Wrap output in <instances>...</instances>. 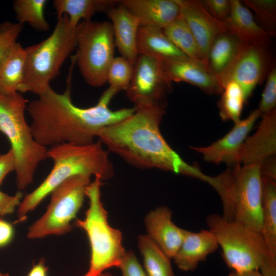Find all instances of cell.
<instances>
[{
	"instance_id": "12",
	"label": "cell",
	"mask_w": 276,
	"mask_h": 276,
	"mask_svg": "<svg viewBox=\"0 0 276 276\" xmlns=\"http://www.w3.org/2000/svg\"><path fill=\"white\" fill-rule=\"evenodd\" d=\"M269 63L266 45L243 42L234 61L217 78L223 88L229 81L237 82L246 100L264 80Z\"/></svg>"
},
{
	"instance_id": "23",
	"label": "cell",
	"mask_w": 276,
	"mask_h": 276,
	"mask_svg": "<svg viewBox=\"0 0 276 276\" xmlns=\"http://www.w3.org/2000/svg\"><path fill=\"white\" fill-rule=\"evenodd\" d=\"M26 51L16 42L0 61V94L18 92L22 84L26 62Z\"/></svg>"
},
{
	"instance_id": "34",
	"label": "cell",
	"mask_w": 276,
	"mask_h": 276,
	"mask_svg": "<svg viewBox=\"0 0 276 276\" xmlns=\"http://www.w3.org/2000/svg\"><path fill=\"white\" fill-rule=\"evenodd\" d=\"M275 105L276 68L273 67L268 72L258 109L262 114L275 108Z\"/></svg>"
},
{
	"instance_id": "10",
	"label": "cell",
	"mask_w": 276,
	"mask_h": 276,
	"mask_svg": "<svg viewBox=\"0 0 276 276\" xmlns=\"http://www.w3.org/2000/svg\"><path fill=\"white\" fill-rule=\"evenodd\" d=\"M90 178L86 174L74 175L56 187L50 193L51 200L47 211L29 227L27 237L40 239L71 231V221L83 205Z\"/></svg>"
},
{
	"instance_id": "41",
	"label": "cell",
	"mask_w": 276,
	"mask_h": 276,
	"mask_svg": "<svg viewBox=\"0 0 276 276\" xmlns=\"http://www.w3.org/2000/svg\"><path fill=\"white\" fill-rule=\"evenodd\" d=\"M48 268L45 265L43 259H41L39 261L34 264L27 276H47Z\"/></svg>"
},
{
	"instance_id": "37",
	"label": "cell",
	"mask_w": 276,
	"mask_h": 276,
	"mask_svg": "<svg viewBox=\"0 0 276 276\" xmlns=\"http://www.w3.org/2000/svg\"><path fill=\"white\" fill-rule=\"evenodd\" d=\"M22 197V194L20 192L12 196L0 191V216L13 213L19 205Z\"/></svg>"
},
{
	"instance_id": "8",
	"label": "cell",
	"mask_w": 276,
	"mask_h": 276,
	"mask_svg": "<svg viewBox=\"0 0 276 276\" xmlns=\"http://www.w3.org/2000/svg\"><path fill=\"white\" fill-rule=\"evenodd\" d=\"M206 222L221 247L225 264L232 270H259L267 259L273 257L259 232L218 214L208 216Z\"/></svg>"
},
{
	"instance_id": "42",
	"label": "cell",
	"mask_w": 276,
	"mask_h": 276,
	"mask_svg": "<svg viewBox=\"0 0 276 276\" xmlns=\"http://www.w3.org/2000/svg\"><path fill=\"white\" fill-rule=\"evenodd\" d=\"M228 276H262L259 270H232Z\"/></svg>"
},
{
	"instance_id": "20",
	"label": "cell",
	"mask_w": 276,
	"mask_h": 276,
	"mask_svg": "<svg viewBox=\"0 0 276 276\" xmlns=\"http://www.w3.org/2000/svg\"><path fill=\"white\" fill-rule=\"evenodd\" d=\"M217 241L210 230L198 232L187 231L184 239L172 258L177 267L185 271H193L199 263L217 249Z\"/></svg>"
},
{
	"instance_id": "11",
	"label": "cell",
	"mask_w": 276,
	"mask_h": 276,
	"mask_svg": "<svg viewBox=\"0 0 276 276\" xmlns=\"http://www.w3.org/2000/svg\"><path fill=\"white\" fill-rule=\"evenodd\" d=\"M172 83L165 76L159 60L139 55L126 95L135 107H166Z\"/></svg>"
},
{
	"instance_id": "15",
	"label": "cell",
	"mask_w": 276,
	"mask_h": 276,
	"mask_svg": "<svg viewBox=\"0 0 276 276\" xmlns=\"http://www.w3.org/2000/svg\"><path fill=\"white\" fill-rule=\"evenodd\" d=\"M160 61L165 76L171 82H186L208 94L222 93L223 88L217 76L203 62L189 58Z\"/></svg>"
},
{
	"instance_id": "1",
	"label": "cell",
	"mask_w": 276,
	"mask_h": 276,
	"mask_svg": "<svg viewBox=\"0 0 276 276\" xmlns=\"http://www.w3.org/2000/svg\"><path fill=\"white\" fill-rule=\"evenodd\" d=\"M75 61L67 79V87L59 94L51 87L36 100L28 102L26 110L35 141L47 148L62 143L86 145L94 143L103 128L131 115L135 107L112 110L109 104L117 94L109 87L94 106L81 108L71 99V79Z\"/></svg>"
},
{
	"instance_id": "24",
	"label": "cell",
	"mask_w": 276,
	"mask_h": 276,
	"mask_svg": "<svg viewBox=\"0 0 276 276\" xmlns=\"http://www.w3.org/2000/svg\"><path fill=\"white\" fill-rule=\"evenodd\" d=\"M260 233L270 255L276 258V182L275 180L263 176Z\"/></svg>"
},
{
	"instance_id": "5",
	"label": "cell",
	"mask_w": 276,
	"mask_h": 276,
	"mask_svg": "<svg viewBox=\"0 0 276 276\" xmlns=\"http://www.w3.org/2000/svg\"><path fill=\"white\" fill-rule=\"evenodd\" d=\"M77 26L66 14L57 17L52 34L41 42L25 48L24 77L19 93L38 96L51 86L50 82L59 74L66 58L76 48Z\"/></svg>"
},
{
	"instance_id": "27",
	"label": "cell",
	"mask_w": 276,
	"mask_h": 276,
	"mask_svg": "<svg viewBox=\"0 0 276 276\" xmlns=\"http://www.w3.org/2000/svg\"><path fill=\"white\" fill-rule=\"evenodd\" d=\"M137 241L147 276H175L171 259L147 235H140Z\"/></svg>"
},
{
	"instance_id": "30",
	"label": "cell",
	"mask_w": 276,
	"mask_h": 276,
	"mask_svg": "<svg viewBox=\"0 0 276 276\" xmlns=\"http://www.w3.org/2000/svg\"><path fill=\"white\" fill-rule=\"evenodd\" d=\"M222 97L218 103L219 115L223 121L231 120L234 123L239 121L246 101L240 86L234 81L224 85Z\"/></svg>"
},
{
	"instance_id": "17",
	"label": "cell",
	"mask_w": 276,
	"mask_h": 276,
	"mask_svg": "<svg viewBox=\"0 0 276 276\" xmlns=\"http://www.w3.org/2000/svg\"><path fill=\"white\" fill-rule=\"evenodd\" d=\"M172 212L167 206L157 208L145 218L147 235L171 259L179 249L187 230L176 225Z\"/></svg>"
},
{
	"instance_id": "36",
	"label": "cell",
	"mask_w": 276,
	"mask_h": 276,
	"mask_svg": "<svg viewBox=\"0 0 276 276\" xmlns=\"http://www.w3.org/2000/svg\"><path fill=\"white\" fill-rule=\"evenodd\" d=\"M118 267L121 271L122 276H147L132 250L126 251Z\"/></svg>"
},
{
	"instance_id": "38",
	"label": "cell",
	"mask_w": 276,
	"mask_h": 276,
	"mask_svg": "<svg viewBox=\"0 0 276 276\" xmlns=\"http://www.w3.org/2000/svg\"><path fill=\"white\" fill-rule=\"evenodd\" d=\"M16 161L13 151L10 148L4 154H0V186L5 177L11 172L15 171Z\"/></svg>"
},
{
	"instance_id": "4",
	"label": "cell",
	"mask_w": 276,
	"mask_h": 276,
	"mask_svg": "<svg viewBox=\"0 0 276 276\" xmlns=\"http://www.w3.org/2000/svg\"><path fill=\"white\" fill-rule=\"evenodd\" d=\"M260 166V164L228 166L221 174L210 176L208 182L220 197L223 218L259 233L262 209Z\"/></svg>"
},
{
	"instance_id": "22",
	"label": "cell",
	"mask_w": 276,
	"mask_h": 276,
	"mask_svg": "<svg viewBox=\"0 0 276 276\" xmlns=\"http://www.w3.org/2000/svg\"><path fill=\"white\" fill-rule=\"evenodd\" d=\"M137 50L139 55L159 60L189 58L172 42L163 29L158 28L140 26L137 37Z\"/></svg>"
},
{
	"instance_id": "43",
	"label": "cell",
	"mask_w": 276,
	"mask_h": 276,
	"mask_svg": "<svg viewBox=\"0 0 276 276\" xmlns=\"http://www.w3.org/2000/svg\"><path fill=\"white\" fill-rule=\"evenodd\" d=\"M98 276H114L112 274L108 273V272H103L102 273L100 274V275Z\"/></svg>"
},
{
	"instance_id": "25",
	"label": "cell",
	"mask_w": 276,
	"mask_h": 276,
	"mask_svg": "<svg viewBox=\"0 0 276 276\" xmlns=\"http://www.w3.org/2000/svg\"><path fill=\"white\" fill-rule=\"evenodd\" d=\"M236 36L227 31L219 34L209 50L206 64L217 77L224 72L239 53L242 43Z\"/></svg>"
},
{
	"instance_id": "3",
	"label": "cell",
	"mask_w": 276,
	"mask_h": 276,
	"mask_svg": "<svg viewBox=\"0 0 276 276\" xmlns=\"http://www.w3.org/2000/svg\"><path fill=\"white\" fill-rule=\"evenodd\" d=\"M47 158L53 160V167L49 175L34 190L27 194L18 207L17 222L27 218L58 185L76 175L86 174L99 177L102 180L114 174L108 151L99 140L86 145L69 143L57 144L47 150Z\"/></svg>"
},
{
	"instance_id": "31",
	"label": "cell",
	"mask_w": 276,
	"mask_h": 276,
	"mask_svg": "<svg viewBox=\"0 0 276 276\" xmlns=\"http://www.w3.org/2000/svg\"><path fill=\"white\" fill-rule=\"evenodd\" d=\"M133 68L134 65L123 57H114L107 73L109 87L117 93L125 90L131 81Z\"/></svg>"
},
{
	"instance_id": "32",
	"label": "cell",
	"mask_w": 276,
	"mask_h": 276,
	"mask_svg": "<svg viewBox=\"0 0 276 276\" xmlns=\"http://www.w3.org/2000/svg\"><path fill=\"white\" fill-rule=\"evenodd\" d=\"M244 3L255 13L266 30L274 33L276 26L275 0H244Z\"/></svg>"
},
{
	"instance_id": "29",
	"label": "cell",
	"mask_w": 276,
	"mask_h": 276,
	"mask_svg": "<svg viewBox=\"0 0 276 276\" xmlns=\"http://www.w3.org/2000/svg\"><path fill=\"white\" fill-rule=\"evenodd\" d=\"M47 0H15L13 8L18 22L28 23L39 31H47L50 25L44 17V7Z\"/></svg>"
},
{
	"instance_id": "6",
	"label": "cell",
	"mask_w": 276,
	"mask_h": 276,
	"mask_svg": "<svg viewBox=\"0 0 276 276\" xmlns=\"http://www.w3.org/2000/svg\"><path fill=\"white\" fill-rule=\"evenodd\" d=\"M28 102L19 92L0 94V133L8 138L15 155L16 181L19 190L32 183L39 164L47 158V148L35 141L25 119Z\"/></svg>"
},
{
	"instance_id": "28",
	"label": "cell",
	"mask_w": 276,
	"mask_h": 276,
	"mask_svg": "<svg viewBox=\"0 0 276 276\" xmlns=\"http://www.w3.org/2000/svg\"><path fill=\"white\" fill-rule=\"evenodd\" d=\"M163 30L172 42L187 57L204 63L197 41L181 15Z\"/></svg>"
},
{
	"instance_id": "26",
	"label": "cell",
	"mask_w": 276,
	"mask_h": 276,
	"mask_svg": "<svg viewBox=\"0 0 276 276\" xmlns=\"http://www.w3.org/2000/svg\"><path fill=\"white\" fill-rule=\"evenodd\" d=\"M119 3L114 0H54L53 5L57 17L66 14L70 22L76 26L80 20H91L96 13L107 11Z\"/></svg>"
},
{
	"instance_id": "44",
	"label": "cell",
	"mask_w": 276,
	"mask_h": 276,
	"mask_svg": "<svg viewBox=\"0 0 276 276\" xmlns=\"http://www.w3.org/2000/svg\"><path fill=\"white\" fill-rule=\"evenodd\" d=\"M0 276H9L8 273H4L0 271Z\"/></svg>"
},
{
	"instance_id": "16",
	"label": "cell",
	"mask_w": 276,
	"mask_h": 276,
	"mask_svg": "<svg viewBox=\"0 0 276 276\" xmlns=\"http://www.w3.org/2000/svg\"><path fill=\"white\" fill-rule=\"evenodd\" d=\"M254 134L247 137L240 154L239 164H260L276 153V109L262 114Z\"/></svg>"
},
{
	"instance_id": "13",
	"label": "cell",
	"mask_w": 276,
	"mask_h": 276,
	"mask_svg": "<svg viewBox=\"0 0 276 276\" xmlns=\"http://www.w3.org/2000/svg\"><path fill=\"white\" fill-rule=\"evenodd\" d=\"M262 113L257 108L246 118L240 120L224 136L206 147H191L201 154L206 162L216 165L226 164L228 166L239 164L242 145L257 119Z\"/></svg>"
},
{
	"instance_id": "35",
	"label": "cell",
	"mask_w": 276,
	"mask_h": 276,
	"mask_svg": "<svg viewBox=\"0 0 276 276\" xmlns=\"http://www.w3.org/2000/svg\"><path fill=\"white\" fill-rule=\"evenodd\" d=\"M201 2L217 20L223 22L228 17L231 8L230 0H202Z\"/></svg>"
},
{
	"instance_id": "40",
	"label": "cell",
	"mask_w": 276,
	"mask_h": 276,
	"mask_svg": "<svg viewBox=\"0 0 276 276\" xmlns=\"http://www.w3.org/2000/svg\"><path fill=\"white\" fill-rule=\"evenodd\" d=\"M276 162L275 157H271L264 160L261 164V175L271 179L276 180Z\"/></svg>"
},
{
	"instance_id": "18",
	"label": "cell",
	"mask_w": 276,
	"mask_h": 276,
	"mask_svg": "<svg viewBox=\"0 0 276 276\" xmlns=\"http://www.w3.org/2000/svg\"><path fill=\"white\" fill-rule=\"evenodd\" d=\"M111 20L115 46L122 57L134 65L139 56L137 37L138 19L120 2L107 11Z\"/></svg>"
},
{
	"instance_id": "19",
	"label": "cell",
	"mask_w": 276,
	"mask_h": 276,
	"mask_svg": "<svg viewBox=\"0 0 276 276\" xmlns=\"http://www.w3.org/2000/svg\"><path fill=\"white\" fill-rule=\"evenodd\" d=\"M121 3L138 19L140 26L163 29L180 16L175 0H122Z\"/></svg>"
},
{
	"instance_id": "39",
	"label": "cell",
	"mask_w": 276,
	"mask_h": 276,
	"mask_svg": "<svg viewBox=\"0 0 276 276\" xmlns=\"http://www.w3.org/2000/svg\"><path fill=\"white\" fill-rule=\"evenodd\" d=\"M14 236V228L9 222L0 219V247L8 245Z\"/></svg>"
},
{
	"instance_id": "7",
	"label": "cell",
	"mask_w": 276,
	"mask_h": 276,
	"mask_svg": "<svg viewBox=\"0 0 276 276\" xmlns=\"http://www.w3.org/2000/svg\"><path fill=\"white\" fill-rule=\"evenodd\" d=\"M102 180L95 176L85 190L89 208L85 218L75 221V226L86 233L90 246V259L87 271L83 276H98L109 268L118 267L126 251L122 244L120 230L110 226L107 212L101 200Z\"/></svg>"
},
{
	"instance_id": "14",
	"label": "cell",
	"mask_w": 276,
	"mask_h": 276,
	"mask_svg": "<svg viewBox=\"0 0 276 276\" xmlns=\"http://www.w3.org/2000/svg\"><path fill=\"white\" fill-rule=\"evenodd\" d=\"M175 1L179 6L180 15L192 31L207 66L206 58L210 48L219 34L226 31L224 25L209 13L201 1Z\"/></svg>"
},
{
	"instance_id": "2",
	"label": "cell",
	"mask_w": 276,
	"mask_h": 276,
	"mask_svg": "<svg viewBox=\"0 0 276 276\" xmlns=\"http://www.w3.org/2000/svg\"><path fill=\"white\" fill-rule=\"evenodd\" d=\"M134 107L131 115L99 132L97 137L108 151L139 168L171 171L207 182L210 176L183 160L162 135L159 125L166 107Z\"/></svg>"
},
{
	"instance_id": "33",
	"label": "cell",
	"mask_w": 276,
	"mask_h": 276,
	"mask_svg": "<svg viewBox=\"0 0 276 276\" xmlns=\"http://www.w3.org/2000/svg\"><path fill=\"white\" fill-rule=\"evenodd\" d=\"M23 24L5 21L0 24V61L11 47L16 42Z\"/></svg>"
},
{
	"instance_id": "21",
	"label": "cell",
	"mask_w": 276,
	"mask_h": 276,
	"mask_svg": "<svg viewBox=\"0 0 276 276\" xmlns=\"http://www.w3.org/2000/svg\"><path fill=\"white\" fill-rule=\"evenodd\" d=\"M231 12L223 22L226 31L241 41L266 45L274 33L268 31L255 20L249 9L239 0H230Z\"/></svg>"
},
{
	"instance_id": "9",
	"label": "cell",
	"mask_w": 276,
	"mask_h": 276,
	"mask_svg": "<svg viewBox=\"0 0 276 276\" xmlns=\"http://www.w3.org/2000/svg\"><path fill=\"white\" fill-rule=\"evenodd\" d=\"M115 44L111 24L107 21H82L77 25L75 63L85 82L100 87L107 81L114 58Z\"/></svg>"
}]
</instances>
